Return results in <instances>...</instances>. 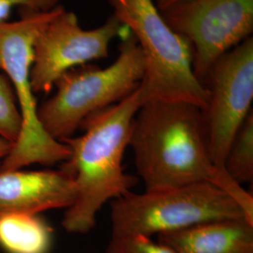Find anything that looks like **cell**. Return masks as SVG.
<instances>
[{
  "label": "cell",
  "instance_id": "cell-1",
  "mask_svg": "<svg viewBox=\"0 0 253 253\" xmlns=\"http://www.w3.org/2000/svg\"><path fill=\"white\" fill-rule=\"evenodd\" d=\"M129 145L145 190L210 183L231 194L253 217V195L212 161L199 107L187 102H145L133 119Z\"/></svg>",
  "mask_w": 253,
  "mask_h": 253
},
{
  "label": "cell",
  "instance_id": "cell-2",
  "mask_svg": "<svg viewBox=\"0 0 253 253\" xmlns=\"http://www.w3.org/2000/svg\"><path fill=\"white\" fill-rule=\"evenodd\" d=\"M142 105L138 87L117 104L86 118L80 126L84 130L81 136L63 141L71 154L60 169L73 177L76 187L75 201L62 218L68 233H89L102 207L135 186L137 179L125 172L123 159L133 119Z\"/></svg>",
  "mask_w": 253,
  "mask_h": 253
},
{
  "label": "cell",
  "instance_id": "cell-3",
  "mask_svg": "<svg viewBox=\"0 0 253 253\" xmlns=\"http://www.w3.org/2000/svg\"><path fill=\"white\" fill-rule=\"evenodd\" d=\"M107 1L143 54L145 73L139 85L143 104L187 102L206 108L208 90L193 72L190 42L167 25L153 0Z\"/></svg>",
  "mask_w": 253,
  "mask_h": 253
},
{
  "label": "cell",
  "instance_id": "cell-4",
  "mask_svg": "<svg viewBox=\"0 0 253 253\" xmlns=\"http://www.w3.org/2000/svg\"><path fill=\"white\" fill-rule=\"evenodd\" d=\"M145 61L135 38H122L119 54L106 68L84 65L64 73L54 95L38 106V118L53 139L63 143L91 115L124 100L139 87Z\"/></svg>",
  "mask_w": 253,
  "mask_h": 253
},
{
  "label": "cell",
  "instance_id": "cell-5",
  "mask_svg": "<svg viewBox=\"0 0 253 253\" xmlns=\"http://www.w3.org/2000/svg\"><path fill=\"white\" fill-rule=\"evenodd\" d=\"M60 7L49 11H24L17 21L0 23V71L12 86L22 119L18 139L0 164V172L37 163L54 165L70 157L69 146L48 135L39 120L30 77L37 38Z\"/></svg>",
  "mask_w": 253,
  "mask_h": 253
},
{
  "label": "cell",
  "instance_id": "cell-6",
  "mask_svg": "<svg viewBox=\"0 0 253 253\" xmlns=\"http://www.w3.org/2000/svg\"><path fill=\"white\" fill-rule=\"evenodd\" d=\"M245 217L240 203L225 190L201 182L157 190L132 191L111 202L112 235L152 237L206 222Z\"/></svg>",
  "mask_w": 253,
  "mask_h": 253
},
{
  "label": "cell",
  "instance_id": "cell-7",
  "mask_svg": "<svg viewBox=\"0 0 253 253\" xmlns=\"http://www.w3.org/2000/svg\"><path fill=\"white\" fill-rule=\"evenodd\" d=\"M160 11L190 42L193 72L203 84L217 59L253 31V0H185Z\"/></svg>",
  "mask_w": 253,
  "mask_h": 253
},
{
  "label": "cell",
  "instance_id": "cell-8",
  "mask_svg": "<svg viewBox=\"0 0 253 253\" xmlns=\"http://www.w3.org/2000/svg\"><path fill=\"white\" fill-rule=\"evenodd\" d=\"M129 32L114 14L100 27L84 29L77 15L60 7L37 38L31 70L34 93H50L64 73L105 58L116 38Z\"/></svg>",
  "mask_w": 253,
  "mask_h": 253
},
{
  "label": "cell",
  "instance_id": "cell-9",
  "mask_svg": "<svg viewBox=\"0 0 253 253\" xmlns=\"http://www.w3.org/2000/svg\"><path fill=\"white\" fill-rule=\"evenodd\" d=\"M204 84L208 93L203 110L213 163L224 169L229 147L253 112V38L250 37L212 66Z\"/></svg>",
  "mask_w": 253,
  "mask_h": 253
},
{
  "label": "cell",
  "instance_id": "cell-10",
  "mask_svg": "<svg viewBox=\"0 0 253 253\" xmlns=\"http://www.w3.org/2000/svg\"><path fill=\"white\" fill-rule=\"evenodd\" d=\"M76 197L73 177L63 170L0 172V214H40L69 208Z\"/></svg>",
  "mask_w": 253,
  "mask_h": 253
},
{
  "label": "cell",
  "instance_id": "cell-11",
  "mask_svg": "<svg viewBox=\"0 0 253 253\" xmlns=\"http://www.w3.org/2000/svg\"><path fill=\"white\" fill-rule=\"evenodd\" d=\"M177 253H253V223L245 217L221 219L158 235Z\"/></svg>",
  "mask_w": 253,
  "mask_h": 253
},
{
  "label": "cell",
  "instance_id": "cell-12",
  "mask_svg": "<svg viewBox=\"0 0 253 253\" xmlns=\"http://www.w3.org/2000/svg\"><path fill=\"white\" fill-rule=\"evenodd\" d=\"M54 230L40 214H0V250L4 253H50Z\"/></svg>",
  "mask_w": 253,
  "mask_h": 253
},
{
  "label": "cell",
  "instance_id": "cell-13",
  "mask_svg": "<svg viewBox=\"0 0 253 253\" xmlns=\"http://www.w3.org/2000/svg\"><path fill=\"white\" fill-rule=\"evenodd\" d=\"M224 169L238 185L253 181V114L246 118L229 147Z\"/></svg>",
  "mask_w": 253,
  "mask_h": 253
},
{
  "label": "cell",
  "instance_id": "cell-14",
  "mask_svg": "<svg viewBox=\"0 0 253 253\" xmlns=\"http://www.w3.org/2000/svg\"><path fill=\"white\" fill-rule=\"evenodd\" d=\"M21 126L22 119L12 86L6 75L0 73V137L14 144Z\"/></svg>",
  "mask_w": 253,
  "mask_h": 253
},
{
  "label": "cell",
  "instance_id": "cell-15",
  "mask_svg": "<svg viewBox=\"0 0 253 253\" xmlns=\"http://www.w3.org/2000/svg\"><path fill=\"white\" fill-rule=\"evenodd\" d=\"M105 253H177L144 235H112Z\"/></svg>",
  "mask_w": 253,
  "mask_h": 253
},
{
  "label": "cell",
  "instance_id": "cell-16",
  "mask_svg": "<svg viewBox=\"0 0 253 253\" xmlns=\"http://www.w3.org/2000/svg\"><path fill=\"white\" fill-rule=\"evenodd\" d=\"M60 0H0V23L9 21L14 9L24 11H49L60 6Z\"/></svg>",
  "mask_w": 253,
  "mask_h": 253
},
{
  "label": "cell",
  "instance_id": "cell-17",
  "mask_svg": "<svg viewBox=\"0 0 253 253\" xmlns=\"http://www.w3.org/2000/svg\"><path fill=\"white\" fill-rule=\"evenodd\" d=\"M13 143L0 137V164L2 161L9 155L13 147Z\"/></svg>",
  "mask_w": 253,
  "mask_h": 253
},
{
  "label": "cell",
  "instance_id": "cell-18",
  "mask_svg": "<svg viewBox=\"0 0 253 253\" xmlns=\"http://www.w3.org/2000/svg\"><path fill=\"white\" fill-rule=\"evenodd\" d=\"M153 1L159 10H163L171 7L172 5L183 2L185 0H153Z\"/></svg>",
  "mask_w": 253,
  "mask_h": 253
}]
</instances>
